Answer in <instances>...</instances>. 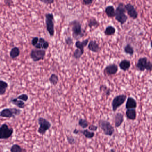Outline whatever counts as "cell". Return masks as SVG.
I'll use <instances>...</instances> for the list:
<instances>
[{
	"label": "cell",
	"instance_id": "40",
	"mask_svg": "<svg viewBox=\"0 0 152 152\" xmlns=\"http://www.w3.org/2000/svg\"><path fill=\"white\" fill-rule=\"evenodd\" d=\"M4 2H5L6 5H7V6L10 7V6H11L13 1H10V0H6V1H4Z\"/></svg>",
	"mask_w": 152,
	"mask_h": 152
},
{
	"label": "cell",
	"instance_id": "31",
	"mask_svg": "<svg viewBox=\"0 0 152 152\" xmlns=\"http://www.w3.org/2000/svg\"><path fill=\"white\" fill-rule=\"evenodd\" d=\"M83 55V54L82 52H81L78 49H77L75 50L73 52V57L75 59H80Z\"/></svg>",
	"mask_w": 152,
	"mask_h": 152
},
{
	"label": "cell",
	"instance_id": "18",
	"mask_svg": "<svg viewBox=\"0 0 152 152\" xmlns=\"http://www.w3.org/2000/svg\"><path fill=\"white\" fill-rule=\"evenodd\" d=\"M10 103H11L12 104L15 105L18 108L20 109H23L25 108L26 106L25 102L20 100H18L16 98L11 99Z\"/></svg>",
	"mask_w": 152,
	"mask_h": 152
},
{
	"label": "cell",
	"instance_id": "21",
	"mask_svg": "<svg viewBox=\"0 0 152 152\" xmlns=\"http://www.w3.org/2000/svg\"><path fill=\"white\" fill-rule=\"evenodd\" d=\"M8 83L5 81L0 80V95H5L8 87Z\"/></svg>",
	"mask_w": 152,
	"mask_h": 152
},
{
	"label": "cell",
	"instance_id": "35",
	"mask_svg": "<svg viewBox=\"0 0 152 152\" xmlns=\"http://www.w3.org/2000/svg\"><path fill=\"white\" fill-rule=\"evenodd\" d=\"M38 41H39V37H33L31 40L32 45L35 47L38 43Z\"/></svg>",
	"mask_w": 152,
	"mask_h": 152
},
{
	"label": "cell",
	"instance_id": "22",
	"mask_svg": "<svg viewBox=\"0 0 152 152\" xmlns=\"http://www.w3.org/2000/svg\"><path fill=\"white\" fill-rule=\"evenodd\" d=\"M20 54V51L19 48L17 47H15L12 48L11 50L10 53V56L11 58L12 59H15L17 57L19 56Z\"/></svg>",
	"mask_w": 152,
	"mask_h": 152
},
{
	"label": "cell",
	"instance_id": "37",
	"mask_svg": "<svg viewBox=\"0 0 152 152\" xmlns=\"http://www.w3.org/2000/svg\"><path fill=\"white\" fill-rule=\"evenodd\" d=\"M40 1L42 3H44L45 4L49 5V4H53L54 3V0H40Z\"/></svg>",
	"mask_w": 152,
	"mask_h": 152
},
{
	"label": "cell",
	"instance_id": "20",
	"mask_svg": "<svg viewBox=\"0 0 152 152\" xmlns=\"http://www.w3.org/2000/svg\"><path fill=\"white\" fill-rule=\"evenodd\" d=\"M105 12L108 17L112 18L115 16V9L112 5L107 6L105 8Z\"/></svg>",
	"mask_w": 152,
	"mask_h": 152
},
{
	"label": "cell",
	"instance_id": "36",
	"mask_svg": "<svg viewBox=\"0 0 152 152\" xmlns=\"http://www.w3.org/2000/svg\"><path fill=\"white\" fill-rule=\"evenodd\" d=\"M93 2V0H83L82 1V4L84 6H87L92 5Z\"/></svg>",
	"mask_w": 152,
	"mask_h": 152
},
{
	"label": "cell",
	"instance_id": "19",
	"mask_svg": "<svg viewBox=\"0 0 152 152\" xmlns=\"http://www.w3.org/2000/svg\"><path fill=\"white\" fill-rule=\"evenodd\" d=\"M125 114L127 118L129 120H132V121L136 120L137 117V112L136 109H127Z\"/></svg>",
	"mask_w": 152,
	"mask_h": 152
},
{
	"label": "cell",
	"instance_id": "34",
	"mask_svg": "<svg viewBox=\"0 0 152 152\" xmlns=\"http://www.w3.org/2000/svg\"><path fill=\"white\" fill-rule=\"evenodd\" d=\"M67 142H68V143L69 144L72 145L76 143V140L72 136H67Z\"/></svg>",
	"mask_w": 152,
	"mask_h": 152
},
{
	"label": "cell",
	"instance_id": "14",
	"mask_svg": "<svg viewBox=\"0 0 152 152\" xmlns=\"http://www.w3.org/2000/svg\"><path fill=\"white\" fill-rule=\"evenodd\" d=\"M137 107V102L135 99L132 97H128L125 104L126 109H135Z\"/></svg>",
	"mask_w": 152,
	"mask_h": 152
},
{
	"label": "cell",
	"instance_id": "41",
	"mask_svg": "<svg viewBox=\"0 0 152 152\" xmlns=\"http://www.w3.org/2000/svg\"><path fill=\"white\" fill-rule=\"evenodd\" d=\"M80 131H79V130L77 129H75V130H74V131H73V133L75 134H77L80 133Z\"/></svg>",
	"mask_w": 152,
	"mask_h": 152
},
{
	"label": "cell",
	"instance_id": "16",
	"mask_svg": "<svg viewBox=\"0 0 152 152\" xmlns=\"http://www.w3.org/2000/svg\"><path fill=\"white\" fill-rule=\"evenodd\" d=\"M131 63L130 61L127 59H123L119 63V66L121 70L124 71H126L130 69L131 67Z\"/></svg>",
	"mask_w": 152,
	"mask_h": 152
},
{
	"label": "cell",
	"instance_id": "7",
	"mask_svg": "<svg viewBox=\"0 0 152 152\" xmlns=\"http://www.w3.org/2000/svg\"><path fill=\"white\" fill-rule=\"evenodd\" d=\"M37 121L39 125L37 132L40 135H44L51 128V124L46 119L42 117L38 118Z\"/></svg>",
	"mask_w": 152,
	"mask_h": 152
},
{
	"label": "cell",
	"instance_id": "38",
	"mask_svg": "<svg viewBox=\"0 0 152 152\" xmlns=\"http://www.w3.org/2000/svg\"><path fill=\"white\" fill-rule=\"evenodd\" d=\"M42 44V49H43V50H47V49H48V47H49V43L47 41H46L44 43Z\"/></svg>",
	"mask_w": 152,
	"mask_h": 152
},
{
	"label": "cell",
	"instance_id": "10",
	"mask_svg": "<svg viewBox=\"0 0 152 152\" xmlns=\"http://www.w3.org/2000/svg\"><path fill=\"white\" fill-rule=\"evenodd\" d=\"M126 95L124 94L118 95L113 99L112 103V109L114 112L117 111L118 108L121 107L126 101Z\"/></svg>",
	"mask_w": 152,
	"mask_h": 152
},
{
	"label": "cell",
	"instance_id": "8",
	"mask_svg": "<svg viewBox=\"0 0 152 152\" xmlns=\"http://www.w3.org/2000/svg\"><path fill=\"white\" fill-rule=\"evenodd\" d=\"M14 132V128L9 127L6 124H3L0 126V139L6 140L10 138L12 136Z\"/></svg>",
	"mask_w": 152,
	"mask_h": 152
},
{
	"label": "cell",
	"instance_id": "25",
	"mask_svg": "<svg viewBox=\"0 0 152 152\" xmlns=\"http://www.w3.org/2000/svg\"><path fill=\"white\" fill-rule=\"evenodd\" d=\"M10 152H27L25 149L22 147L19 144H14L12 146L10 149Z\"/></svg>",
	"mask_w": 152,
	"mask_h": 152
},
{
	"label": "cell",
	"instance_id": "13",
	"mask_svg": "<svg viewBox=\"0 0 152 152\" xmlns=\"http://www.w3.org/2000/svg\"><path fill=\"white\" fill-rule=\"evenodd\" d=\"M88 49L94 53H98L101 50L99 44L95 40H91L88 42Z\"/></svg>",
	"mask_w": 152,
	"mask_h": 152
},
{
	"label": "cell",
	"instance_id": "15",
	"mask_svg": "<svg viewBox=\"0 0 152 152\" xmlns=\"http://www.w3.org/2000/svg\"><path fill=\"white\" fill-rule=\"evenodd\" d=\"M88 42H89V38H87L82 42L77 40L75 43V47L81 52H82L83 54H84V47L87 46Z\"/></svg>",
	"mask_w": 152,
	"mask_h": 152
},
{
	"label": "cell",
	"instance_id": "1",
	"mask_svg": "<svg viewBox=\"0 0 152 152\" xmlns=\"http://www.w3.org/2000/svg\"><path fill=\"white\" fill-rule=\"evenodd\" d=\"M71 27L72 36L76 40H78L83 37L85 35V31L83 29L81 22L77 20L72 21L69 23Z\"/></svg>",
	"mask_w": 152,
	"mask_h": 152
},
{
	"label": "cell",
	"instance_id": "3",
	"mask_svg": "<svg viewBox=\"0 0 152 152\" xmlns=\"http://www.w3.org/2000/svg\"><path fill=\"white\" fill-rule=\"evenodd\" d=\"M136 68L138 71L141 72L145 70L151 71L152 70V63L146 57H143L139 58L136 62Z\"/></svg>",
	"mask_w": 152,
	"mask_h": 152
},
{
	"label": "cell",
	"instance_id": "26",
	"mask_svg": "<svg viewBox=\"0 0 152 152\" xmlns=\"http://www.w3.org/2000/svg\"><path fill=\"white\" fill-rule=\"evenodd\" d=\"M124 51L127 55L132 56L134 55V50L131 44H127L124 46Z\"/></svg>",
	"mask_w": 152,
	"mask_h": 152
},
{
	"label": "cell",
	"instance_id": "2",
	"mask_svg": "<svg viewBox=\"0 0 152 152\" xmlns=\"http://www.w3.org/2000/svg\"><path fill=\"white\" fill-rule=\"evenodd\" d=\"M126 10L124 8V5L123 3L118 4L116 9H115V19L116 20L121 23V25H123L126 23L128 17L125 15Z\"/></svg>",
	"mask_w": 152,
	"mask_h": 152
},
{
	"label": "cell",
	"instance_id": "9",
	"mask_svg": "<svg viewBox=\"0 0 152 152\" xmlns=\"http://www.w3.org/2000/svg\"><path fill=\"white\" fill-rule=\"evenodd\" d=\"M46 51L43 49H32L30 53V57L35 62L42 60L45 58Z\"/></svg>",
	"mask_w": 152,
	"mask_h": 152
},
{
	"label": "cell",
	"instance_id": "39",
	"mask_svg": "<svg viewBox=\"0 0 152 152\" xmlns=\"http://www.w3.org/2000/svg\"><path fill=\"white\" fill-rule=\"evenodd\" d=\"M88 129H89V130H91L92 132V131H96L98 129V127L93 125V124H92L88 127Z\"/></svg>",
	"mask_w": 152,
	"mask_h": 152
},
{
	"label": "cell",
	"instance_id": "17",
	"mask_svg": "<svg viewBox=\"0 0 152 152\" xmlns=\"http://www.w3.org/2000/svg\"><path fill=\"white\" fill-rule=\"evenodd\" d=\"M124 121V117L122 113L117 112L115 115V126L116 128L120 127Z\"/></svg>",
	"mask_w": 152,
	"mask_h": 152
},
{
	"label": "cell",
	"instance_id": "23",
	"mask_svg": "<svg viewBox=\"0 0 152 152\" xmlns=\"http://www.w3.org/2000/svg\"><path fill=\"white\" fill-rule=\"evenodd\" d=\"M99 25H100V23L95 17H91L88 20V26L89 28H92L93 27L97 28L98 27Z\"/></svg>",
	"mask_w": 152,
	"mask_h": 152
},
{
	"label": "cell",
	"instance_id": "29",
	"mask_svg": "<svg viewBox=\"0 0 152 152\" xmlns=\"http://www.w3.org/2000/svg\"><path fill=\"white\" fill-rule=\"evenodd\" d=\"M100 90L101 92H103L105 93L107 96H110L111 93V90L110 88H108L106 85H101L100 87Z\"/></svg>",
	"mask_w": 152,
	"mask_h": 152
},
{
	"label": "cell",
	"instance_id": "12",
	"mask_svg": "<svg viewBox=\"0 0 152 152\" xmlns=\"http://www.w3.org/2000/svg\"><path fill=\"white\" fill-rule=\"evenodd\" d=\"M124 8L128 15L131 18L133 19H136L137 18L138 13L133 5L131 3H128L124 5Z\"/></svg>",
	"mask_w": 152,
	"mask_h": 152
},
{
	"label": "cell",
	"instance_id": "24",
	"mask_svg": "<svg viewBox=\"0 0 152 152\" xmlns=\"http://www.w3.org/2000/svg\"><path fill=\"white\" fill-rule=\"evenodd\" d=\"M116 30L115 27H113V26L109 25L105 29L104 33L105 35L112 36L114 35L116 33Z\"/></svg>",
	"mask_w": 152,
	"mask_h": 152
},
{
	"label": "cell",
	"instance_id": "28",
	"mask_svg": "<svg viewBox=\"0 0 152 152\" xmlns=\"http://www.w3.org/2000/svg\"><path fill=\"white\" fill-rule=\"evenodd\" d=\"M49 81L51 84L55 86L58 83V81H59V78H58V76L56 74H52L49 78Z\"/></svg>",
	"mask_w": 152,
	"mask_h": 152
},
{
	"label": "cell",
	"instance_id": "6",
	"mask_svg": "<svg viewBox=\"0 0 152 152\" xmlns=\"http://www.w3.org/2000/svg\"><path fill=\"white\" fill-rule=\"evenodd\" d=\"M98 124L105 135L112 136L114 134L115 129L108 121L101 119L99 121Z\"/></svg>",
	"mask_w": 152,
	"mask_h": 152
},
{
	"label": "cell",
	"instance_id": "33",
	"mask_svg": "<svg viewBox=\"0 0 152 152\" xmlns=\"http://www.w3.org/2000/svg\"><path fill=\"white\" fill-rule=\"evenodd\" d=\"M65 42L66 44L68 46H71L73 44V39L70 37H66L65 39Z\"/></svg>",
	"mask_w": 152,
	"mask_h": 152
},
{
	"label": "cell",
	"instance_id": "4",
	"mask_svg": "<svg viewBox=\"0 0 152 152\" xmlns=\"http://www.w3.org/2000/svg\"><path fill=\"white\" fill-rule=\"evenodd\" d=\"M55 18L52 13H47L45 15V23L46 28L50 36L53 37L55 35Z\"/></svg>",
	"mask_w": 152,
	"mask_h": 152
},
{
	"label": "cell",
	"instance_id": "32",
	"mask_svg": "<svg viewBox=\"0 0 152 152\" xmlns=\"http://www.w3.org/2000/svg\"><path fill=\"white\" fill-rule=\"evenodd\" d=\"M16 98L18 100H20L24 102H27L29 99V96L28 95L26 94H22L21 95H19V96L16 97Z\"/></svg>",
	"mask_w": 152,
	"mask_h": 152
},
{
	"label": "cell",
	"instance_id": "5",
	"mask_svg": "<svg viewBox=\"0 0 152 152\" xmlns=\"http://www.w3.org/2000/svg\"><path fill=\"white\" fill-rule=\"evenodd\" d=\"M22 113V110L18 108H6L0 112V117L6 118H15Z\"/></svg>",
	"mask_w": 152,
	"mask_h": 152
},
{
	"label": "cell",
	"instance_id": "27",
	"mask_svg": "<svg viewBox=\"0 0 152 152\" xmlns=\"http://www.w3.org/2000/svg\"><path fill=\"white\" fill-rule=\"evenodd\" d=\"M82 133L83 135L85 137L88 139H92L95 136V133L94 132L89 131L88 129H84L83 131H80Z\"/></svg>",
	"mask_w": 152,
	"mask_h": 152
},
{
	"label": "cell",
	"instance_id": "30",
	"mask_svg": "<svg viewBox=\"0 0 152 152\" xmlns=\"http://www.w3.org/2000/svg\"><path fill=\"white\" fill-rule=\"evenodd\" d=\"M78 125L83 128H86L88 127V121L84 119H80L78 121Z\"/></svg>",
	"mask_w": 152,
	"mask_h": 152
},
{
	"label": "cell",
	"instance_id": "11",
	"mask_svg": "<svg viewBox=\"0 0 152 152\" xmlns=\"http://www.w3.org/2000/svg\"><path fill=\"white\" fill-rule=\"evenodd\" d=\"M118 71V67L115 63H111L107 66L103 70L105 76H111L117 74Z\"/></svg>",
	"mask_w": 152,
	"mask_h": 152
}]
</instances>
